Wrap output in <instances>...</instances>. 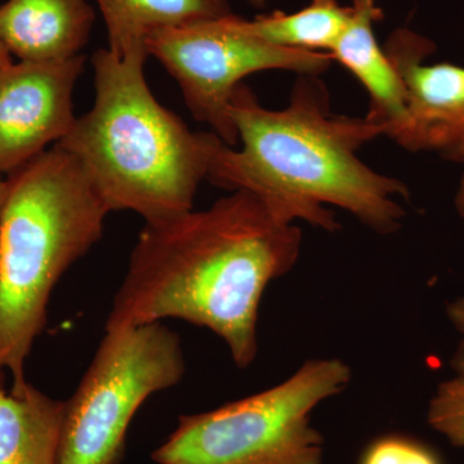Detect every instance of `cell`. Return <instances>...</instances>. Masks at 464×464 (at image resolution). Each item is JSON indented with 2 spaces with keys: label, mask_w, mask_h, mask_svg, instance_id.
I'll return each instance as SVG.
<instances>
[{
  "label": "cell",
  "mask_w": 464,
  "mask_h": 464,
  "mask_svg": "<svg viewBox=\"0 0 464 464\" xmlns=\"http://www.w3.org/2000/svg\"><path fill=\"white\" fill-rule=\"evenodd\" d=\"M185 373L179 337L163 323L105 329L78 389L65 401L58 464H121L140 406Z\"/></svg>",
  "instance_id": "cell-6"
},
{
  "label": "cell",
  "mask_w": 464,
  "mask_h": 464,
  "mask_svg": "<svg viewBox=\"0 0 464 464\" xmlns=\"http://www.w3.org/2000/svg\"><path fill=\"white\" fill-rule=\"evenodd\" d=\"M447 316L454 329L464 334V295L448 304Z\"/></svg>",
  "instance_id": "cell-17"
},
{
  "label": "cell",
  "mask_w": 464,
  "mask_h": 464,
  "mask_svg": "<svg viewBox=\"0 0 464 464\" xmlns=\"http://www.w3.org/2000/svg\"><path fill=\"white\" fill-rule=\"evenodd\" d=\"M450 366L457 375L464 377V340L458 344L453 356H451Z\"/></svg>",
  "instance_id": "cell-18"
},
{
  "label": "cell",
  "mask_w": 464,
  "mask_h": 464,
  "mask_svg": "<svg viewBox=\"0 0 464 464\" xmlns=\"http://www.w3.org/2000/svg\"><path fill=\"white\" fill-rule=\"evenodd\" d=\"M149 56H154L182 91L194 119L212 128L234 148L239 134L228 106L246 76L267 70L320 76L334 63L331 53L277 47L250 35L231 16L160 30L149 36Z\"/></svg>",
  "instance_id": "cell-7"
},
{
  "label": "cell",
  "mask_w": 464,
  "mask_h": 464,
  "mask_svg": "<svg viewBox=\"0 0 464 464\" xmlns=\"http://www.w3.org/2000/svg\"><path fill=\"white\" fill-rule=\"evenodd\" d=\"M435 43L409 29L395 30L384 52L406 91V114L390 139L411 152H436L464 164V67L427 65Z\"/></svg>",
  "instance_id": "cell-8"
},
{
  "label": "cell",
  "mask_w": 464,
  "mask_h": 464,
  "mask_svg": "<svg viewBox=\"0 0 464 464\" xmlns=\"http://www.w3.org/2000/svg\"><path fill=\"white\" fill-rule=\"evenodd\" d=\"M5 190H7V179H3L2 173H0V210H2L3 201H5Z\"/></svg>",
  "instance_id": "cell-21"
},
{
  "label": "cell",
  "mask_w": 464,
  "mask_h": 464,
  "mask_svg": "<svg viewBox=\"0 0 464 464\" xmlns=\"http://www.w3.org/2000/svg\"><path fill=\"white\" fill-rule=\"evenodd\" d=\"M301 248V228L248 191L145 222L105 329L173 317L215 333L235 364L248 368L258 353L262 295L295 267Z\"/></svg>",
  "instance_id": "cell-1"
},
{
  "label": "cell",
  "mask_w": 464,
  "mask_h": 464,
  "mask_svg": "<svg viewBox=\"0 0 464 464\" xmlns=\"http://www.w3.org/2000/svg\"><path fill=\"white\" fill-rule=\"evenodd\" d=\"M454 206H456L458 215H459L460 218L464 219V172L462 179H460L459 186H458Z\"/></svg>",
  "instance_id": "cell-19"
},
{
  "label": "cell",
  "mask_w": 464,
  "mask_h": 464,
  "mask_svg": "<svg viewBox=\"0 0 464 464\" xmlns=\"http://www.w3.org/2000/svg\"><path fill=\"white\" fill-rule=\"evenodd\" d=\"M65 401L27 383L0 390V464H58Z\"/></svg>",
  "instance_id": "cell-12"
},
{
  "label": "cell",
  "mask_w": 464,
  "mask_h": 464,
  "mask_svg": "<svg viewBox=\"0 0 464 464\" xmlns=\"http://www.w3.org/2000/svg\"><path fill=\"white\" fill-rule=\"evenodd\" d=\"M96 3L108 29L109 51L118 57L148 51L149 36L160 30L234 14L230 0H96Z\"/></svg>",
  "instance_id": "cell-13"
},
{
  "label": "cell",
  "mask_w": 464,
  "mask_h": 464,
  "mask_svg": "<svg viewBox=\"0 0 464 464\" xmlns=\"http://www.w3.org/2000/svg\"><path fill=\"white\" fill-rule=\"evenodd\" d=\"M427 420L458 448H464V377L441 382L430 401Z\"/></svg>",
  "instance_id": "cell-15"
},
{
  "label": "cell",
  "mask_w": 464,
  "mask_h": 464,
  "mask_svg": "<svg viewBox=\"0 0 464 464\" xmlns=\"http://www.w3.org/2000/svg\"><path fill=\"white\" fill-rule=\"evenodd\" d=\"M350 21L331 54L364 85L371 101L366 119L384 128L389 136L406 114V91L383 48L378 44L374 24L383 18L375 0H353Z\"/></svg>",
  "instance_id": "cell-11"
},
{
  "label": "cell",
  "mask_w": 464,
  "mask_h": 464,
  "mask_svg": "<svg viewBox=\"0 0 464 464\" xmlns=\"http://www.w3.org/2000/svg\"><path fill=\"white\" fill-rule=\"evenodd\" d=\"M11 53H9L7 47H5V43H3L2 38H0V72L11 65Z\"/></svg>",
  "instance_id": "cell-20"
},
{
  "label": "cell",
  "mask_w": 464,
  "mask_h": 464,
  "mask_svg": "<svg viewBox=\"0 0 464 464\" xmlns=\"http://www.w3.org/2000/svg\"><path fill=\"white\" fill-rule=\"evenodd\" d=\"M246 3H249L253 7L262 8L267 5L268 0H246Z\"/></svg>",
  "instance_id": "cell-22"
},
{
  "label": "cell",
  "mask_w": 464,
  "mask_h": 464,
  "mask_svg": "<svg viewBox=\"0 0 464 464\" xmlns=\"http://www.w3.org/2000/svg\"><path fill=\"white\" fill-rule=\"evenodd\" d=\"M110 210L74 155L54 145L7 179L0 210V362L11 392L44 331L52 290L101 240Z\"/></svg>",
  "instance_id": "cell-4"
},
{
  "label": "cell",
  "mask_w": 464,
  "mask_h": 464,
  "mask_svg": "<svg viewBox=\"0 0 464 464\" xmlns=\"http://www.w3.org/2000/svg\"><path fill=\"white\" fill-rule=\"evenodd\" d=\"M353 372L338 359L310 360L289 380L207 413L182 415L152 453L158 464H322L324 440L311 426L320 402Z\"/></svg>",
  "instance_id": "cell-5"
},
{
  "label": "cell",
  "mask_w": 464,
  "mask_h": 464,
  "mask_svg": "<svg viewBox=\"0 0 464 464\" xmlns=\"http://www.w3.org/2000/svg\"><path fill=\"white\" fill-rule=\"evenodd\" d=\"M359 464H442L438 454L418 440L387 435L374 440Z\"/></svg>",
  "instance_id": "cell-16"
},
{
  "label": "cell",
  "mask_w": 464,
  "mask_h": 464,
  "mask_svg": "<svg viewBox=\"0 0 464 464\" xmlns=\"http://www.w3.org/2000/svg\"><path fill=\"white\" fill-rule=\"evenodd\" d=\"M93 23L87 0H9L0 7V38L20 61L47 63L82 54Z\"/></svg>",
  "instance_id": "cell-10"
},
{
  "label": "cell",
  "mask_w": 464,
  "mask_h": 464,
  "mask_svg": "<svg viewBox=\"0 0 464 464\" xmlns=\"http://www.w3.org/2000/svg\"><path fill=\"white\" fill-rule=\"evenodd\" d=\"M228 114L243 142L221 145L207 179L227 191H248L286 222H308L326 231L340 228V207L381 235L401 227L399 199L411 198L404 182L375 172L357 158L365 143L384 136L369 119L333 114L319 76L299 75L283 110L266 109L244 83Z\"/></svg>",
  "instance_id": "cell-2"
},
{
  "label": "cell",
  "mask_w": 464,
  "mask_h": 464,
  "mask_svg": "<svg viewBox=\"0 0 464 464\" xmlns=\"http://www.w3.org/2000/svg\"><path fill=\"white\" fill-rule=\"evenodd\" d=\"M350 16V5H341L340 0H311L307 7L295 14L275 11L253 20L240 17V26L277 47L331 53Z\"/></svg>",
  "instance_id": "cell-14"
},
{
  "label": "cell",
  "mask_w": 464,
  "mask_h": 464,
  "mask_svg": "<svg viewBox=\"0 0 464 464\" xmlns=\"http://www.w3.org/2000/svg\"><path fill=\"white\" fill-rule=\"evenodd\" d=\"M83 54L63 61H20L0 72V173H14L60 142L76 121L72 94Z\"/></svg>",
  "instance_id": "cell-9"
},
{
  "label": "cell",
  "mask_w": 464,
  "mask_h": 464,
  "mask_svg": "<svg viewBox=\"0 0 464 464\" xmlns=\"http://www.w3.org/2000/svg\"><path fill=\"white\" fill-rule=\"evenodd\" d=\"M149 52L93 54L96 100L54 145L78 159L110 212L132 210L145 222L194 209L200 182L224 141L192 132L164 108L145 78Z\"/></svg>",
  "instance_id": "cell-3"
},
{
  "label": "cell",
  "mask_w": 464,
  "mask_h": 464,
  "mask_svg": "<svg viewBox=\"0 0 464 464\" xmlns=\"http://www.w3.org/2000/svg\"><path fill=\"white\" fill-rule=\"evenodd\" d=\"M5 365L0 362V390L5 389Z\"/></svg>",
  "instance_id": "cell-23"
}]
</instances>
